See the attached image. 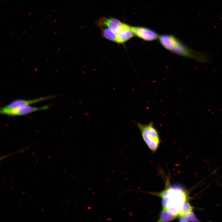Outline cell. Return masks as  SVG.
Masks as SVG:
<instances>
[{"instance_id": "obj_1", "label": "cell", "mask_w": 222, "mask_h": 222, "mask_svg": "<svg viewBox=\"0 0 222 222\" xmlns=\"http://www.w3.org/2000/svg\"><path fill=\"white\" fill-rule=\"evenodd\" d=\"M158 39L163 47L177 55L200 63H205L209 61L207 54L191 49L172 35H163L159 36Z\"/></svg>"}, {"instance_id": "obj_2", "label": "cell", "mask_w": 222, "mask_h": 222, "mask_svg": "<svg viewBox=\"0 0 222 222\" xmlns=\"http://www.w3.org/2000/svg\"><path fill=\"white\" fill-rule=\"evenodd\" d=\"M158 195L162 198L163 208L177 216H179L182 205L187 199L185 192L180 188L173 187L159 193Z\"/></svg>"}, {"instance_id": "obj_3", "label": "cell", "mask_w": 222, "mask_h": 222, "mask_svg": "<svg viewBox=\"0 0 222 222\" xmlns=\"http://www.w3.org/2000/svg\"><path fill=\"white\" fill-rule=\"evenodd\" d=\"M137 125L146 145L151 151L155 152L160 145V139L153 122H151L147 124L138 123Z\"/></svg>"}, {"instance_id": "obj_4", "label": "cell", "mask_w": 222, "mask_h": 222, "mask_svg": "<svg viewBox=\"0 0 222 222\" xmlns=\"http://www.w3.org/2000/svg\"><path fill=\"white\" fill-rule=\"evenodd\" d=\"M49 107V105H48L40 107H34L30 105L10 109H5L2 107L0 109V113L1 114L10 116H20L38 110H46Z\"/></svg>"}, {"instance_id": "obj_5", "label": "cell", "mask_w": 222, "mask_h": 222, "mask_svg": "<svg viewBox=\"0 0 222 222\" xmlns=\"http://www.w3.org/2000/svg\"><path fill=\"white\" fill-rule=\"evenodd\" d=\"M96 24L99 27H107L116 33L117 35L129 25L116 18H101Z\"/></svg>"}, {"instance_id": "obj_6", "label": "cell", "mask_w": 222, "mask_h": 222, "mask_svg": "<svg viewBox=\"0 0 222 222\" xmlns=\"http://www.w3.org/2000/svg\"><path fill=\"white\" fill-rule=\"evenodd\" d=\"M56 96L50 95L31 100L18 99L14 100L2 107L10 109L30 105L31 104L55 98Z\"/></svg>"}, {"instance_id": "obj_7", "label": "cell", "mask_w": 222, "mask_h": 222, "mask_svg": "<svg viewBox=\"0 0 222 222\" xmlns=\"http://www.w3.org/2000/svg\"><path fill=\"white\" fill-rule=\"evenodd\" d=\"M134 34L141 39L146 41H152L159 38L156 32L148 28L140 27H131Z\"/></svg>"}, {"instance_id": "obj_8", "label": "cell", "mask_w": 222, "mask_h": 222, "mask_svg": "<svg viewBox=\"0 0 222 222\" xmlns=\"http://www.w3.org/2000/svg\"><path fill=\"white\" fill-rule=\"evenodd\" d=\"M131 27L128 26L126 28L117 34V43H124L134 36Z\"/></svg>"}, {"instance_id": "obj_9", "label": "cell", "mask_w": 222, "mask_h": 222, "mask_svg": "<svg viewBox=\"0 0 222 222\" xmlns=\"http://www.w3.org/2000/svg\"><path fill=\"white\" fill-rule=\"evenodd\" d=\"M101 28V30L102 34L105 38L110 40L117 43V36L116 33L107 27Z\"/></svg>"}, {"instance_id": "obj_10", "label": "cell", "mask_w": 222, "mask_h": 222, "mask_svg": "<svg viewBox=\"0 0 222 222\" xmlns=\"http://www.w3.org/2000/svg\"><path fill=\"white\" fill-rule=\"evenodd\" d=\"M176 217V216L166 209L163 208L158 221V222L169 221L175 219Z\"/></svg>"}, {"instance_id": "obj_11", "label": "cell", "mask_w": 222, "mask_h": 222, "mask_svg": "<svg viewBox=\"0 0 222 222\" xmlns=\"http://www.w3.org/2000/svg\"><path fill=\"white\" fill-rule=\"evenodd\" d=\"M192 209L193 207L186 201L183 204L179 215H185L192 211Z\"/></svg>"}, {"instance_id": "obj_12", "label": "cell", "mask_w": 222, "mask_h": 222, "mask_svg": "<svg viewBox=\"0 0 222 222\" xmlns=\"http://www.w3.org/2000/svg\"><path fill=\"white\" fill-rule=\"evenodd\" d=\"M184 216H185L188 221H199L195 217L194 214L193 212H192V211Z\"/></svg>"}, {"instance_id": "obj_13", "label": "cell", "mask_w": 222, "mask_h": 222, "mask_svg": "<svg viewBox=\"0 0 222 222\" xmlns=\"http://www.w3.org/2000/svg\"><path fill=\"white\" fill-rule=\"evenodd\" d=\"M179 220L180 222H187L188 221L185 216L183 215H179Z\"/></svg>"}]
</instances>
